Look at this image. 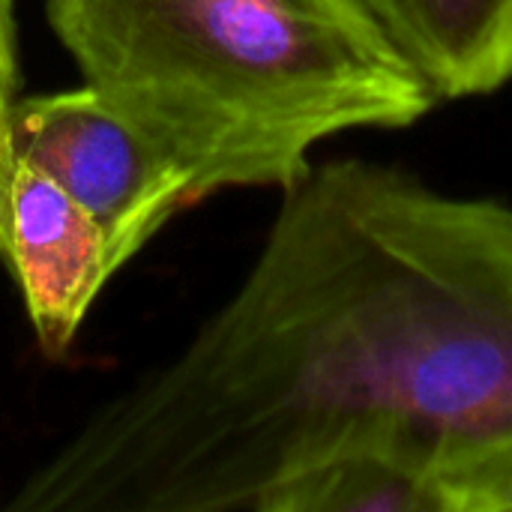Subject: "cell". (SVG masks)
Segmentation results:
<instances>
[{"instance_id":"6da1fadb","label":"cell","mask_w":512,"mask_h":512,"mask_svg":"<svg viewBox=\"0 0 512 512\" xmlns=\"http://www.w3.org/2000/svg\"><path fill=\"white\" fill-rule=\"evenodd\" d=\"M360 444L444 477L512 447V204L336 159L291 189L237 294L102 402L12 512H228Z\"/></svg>"},{"instance_id":"7a4b0ae2","label":"cell","mask_w":512,"mask_h":512,"mask_svg":"<svg viewBox=\"0 0 512 512\" xmlns=\"http://www.w3.org/2000/svg\"><path fill=\"white\" fill-rule=\"evenodd\" d=\"M87 87L204 201L291 189L351 129H405L438 96L351 0H45Z\"/></svg>"},{"instance_id":"3957f363","label":"cell","mask_w":512,"mask_h":512,"mask_svg":"<svg viewBox=\"0 0 512 512\" xmlns=\"http://www.w3.org/2000/svg\"><path fill=\"white\" fill-rule=\"evenodd\" d=\"M12 147L96 219L117 273L198 204L186 171L87 84L12 102Z\"/></svg>"},{"instance_id":"277c9868","label":"cell","mask_w":512,"mask_h":512,"mask_svg":"<svg viewBox=\"0 0 512 512\" xmlns=\"http://www.w3.org/2000/svg\"><path fill=\"white\" fill-rule=\"evenodd\" d=\"M3 261L18 282L42 354L63 360L117 270L96 219L21 159L9 186Z\"/></svg>"},{"instance_id":"5b68a950","label":"cell","mask_w":512,"mask_h":512,"mask_svg":"<svg viewBox=\"0 0 512 512\" xmlns=\"http://www.w3.org/2000/svg\"><path fill=\"white\" fill-rule=\"evenodd\" d=\"M441 99L512 81V0H351Z\"/></svg>"},{"instance_id":"8992f818","label":"cell","mask_w":512,"mask_h":512,"mask_svg":"<svg viewBox=\"0 0 512 512\" xmlns=\"http://www.w3.org/2000/svg\"><path fill=\"white\" fill-rule=\"evenodd\" d=\"M252 512H447L435 465L390 444L345 447L267 492Z\"/></svg>"},{"instance_id":"52a82bcc","label":"cell","mask_w":512,"mask_h":512,"mask_svg":"<svg viewBox=\"0 0 512 512\" xmlns=\"http://www.w3.org/2000/svg\"><path fill=\"white\" fill-rule=\"evenodd\" d=\"M447 512H512V447L441 477Z\"/></svg>"},{"instance_id":"ba28073f","label":"cell","mask_w":512,"mask_h":512,"mask_svg":"<svg viewBox=\"0 0 512 512\" xmlns=\"http://www.w3.org/2000/svg\"><path fill=\"white\" fill-rule=\"evenodd\" d=\"M12 93L0 90V258L6 240V210H9V186L15 171V147H12Z\"/></svg>"},{"instance_id":"9c48e42d","label":"cell","mask_w":512,"mask_h":512,"mask_svg":"<svg viewBox=\"0 0 512 512\" xmlns=\"http://www.w3.org/2000/svg\"><path fill=\"white\" fill-rule=\"evenodd\" d=\"M12 0H0V90L15 93L21 72H18V30Z\"/></svg>"}]
</instances>
